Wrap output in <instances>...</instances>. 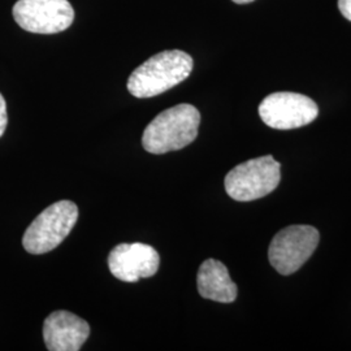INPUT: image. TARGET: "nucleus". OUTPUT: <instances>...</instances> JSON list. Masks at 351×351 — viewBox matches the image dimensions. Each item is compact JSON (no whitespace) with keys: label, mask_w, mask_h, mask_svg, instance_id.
Instances as JSON below:
<instances>
[{"label":"nucleus","mask_w":351,"mask_h":351,"mask_svg":"<svg viewBox=\"0 0 351 351\" xmlns=\"http://www.w3.org/2000/svg\"><path fill=\"white\" fill-rule=\"evenodd\" d=\"M193 66V58L184 51L159 52L130 75L128 90L136 98L156 97L185 81Z\"/></svg>","instance_id":"nucleus-1"},{"label":"nucleus","mask_w":351,"mask_h":351,"mask_svg":"<svg viewBox=\"0 0 351 351\" xmlns=\"http://www.w3.org/2000/svg\"><path fill=\"white\" fill-rule=\"evenodd\" d=\"M201 124V113L191 104H177L159 113L143 132V149L162 155L193 143Z\"/></svg>","instance_id":"nucleus-2"},{"label":"nucleus","mask_w":351,"mask_h":351,"mask_svg":"<svg viewBox=\"0 0 351 351\" xmlns=\"http://www.w3.org/2000/svg\"><path fill=\"white\" fill-rule=\"evenodd\" d=\"M78 220V207L71 201H59L38 215L27 226L23 246L29 254L40 255L56 249Z\"/></svg>","instance_id":"nucleus-3"},{"label":"nucleus","mask_w":351,"mask_h":351,"mask_svg":"<svg viewBox=\"0 0 351 351\" xmlns=\"http://www.w3.org/2000/svg\"><path fill=\"white\" fill-rule=\"evenodd\" d=\"M280 168L272 155L239 164L226 176V194L237 202L261 199L276 190L281 181Z\"/></svg>","instance_id":"nucleus-4"},{"label":"nucleus","mask_w":351,"mask_h":351,"mask_svg":"<svg viewBox=\"0 0 351 351\" xmlns=\"http://www.w3.org/2000/svg\"><path fill=\"white\" fill-rule=\"evenodd\" d=\"M320 233L313 226H290L281 229L268 247L271 265L282 276L300 271L313 256Z\"/></svg>","instance_id":"nucleus-5"},{"label":"nucleus","mask_w":351,"mask_h":351,"mask_svg":"<svg viewBox=\"0 0 351 351\" xmlns=\"http://www.w3.org/2000/svg\"><path fill=\"white\" fill-rule=\"evenodd\" d=\"M13 19L29 33L56 34L72 25L75 10L68 0H19Z\"/></svg>","instance_id":"nucleus-6"},{"label":"nucleus","mask_w":351,"mask_h":351,"mask_svg":"<svg viewBox=\"0 0 351 351\" xmlns=\"http://www.w3.org/2000/svg\"><path fill=\"white\" fill-rule=\"evenodd\" d=\"M259 114L265 125L290 130L308 125L319 114V107L311 98L291 91H278L264 98Z\"/></svg>","instance_id":"nucleus-7"},{"label":"nucleus","mask_w":351,"mask_h":351,"mask_svg":"<svg viewBox=\"0 0 351 351\" xmlns=\"http://www.w3.org/2000/svg\"><path fill=\"white\" fill-rule=\"evenodd\" d=\"M158 251L146 243H121L108 256V268L113 276L124 282H137L152 277L159 269Z\"/></svg>","instance_id":"nucleus-8"},{"label":"nucleus","mask_w":351,"mask_h":351,"mask_svg":"<svg viewBox=\"0 0 351 351\" xmlns=\"http://www.w3.org/2000/svg\"><path fill=\"white\" fill-rule=\"evenodd\" d=\"M88 336V322L69 311H55L43 323V339L47 350H81Z\"/></svg>","instance_id":"nucleus-9"},{"label":"nucleus","mask_w":351,"mask_h":351,"mask_svg":"<svg viewBox=\"0 0 351 351\" xmlns=\"http://www.w3.org/2000/svg\"><path fill=\"white\" fill-rule=\"evenodd\" d=\"M197 287L202 298L220 303L237 300L239 288L229 276L224 264L216 259H207L201 264L197 275Z\"/></svg>","instance_id":"nucleus-10"},{"label":"nucleus","mask_w":351,"mask_h":351,"mask_svg":"<svg viewBox=\"0 0 351 351\" xmlns=\"http://www.w3.org/2000/svg\"><path fill=\"white\" fill-rule=\"evenodd\" d=\"M8 124V116H7V103L4 101L3 95L0 94V137L4 134L5 128Z\"/></svg>","instance_id":"nucleus-11"},{"label":"nucleus","mask_w":351,"mask_h":351,"mask_svg":"<svg viewBox=\"0 0 351 351\" xmlns=\"http://www.w3.org/2000/svg\"><path fill=\"white\" fill-rule=\"evenodd\" d=\"M339 10L345 19L351 21V0H339Z\"/></svg>","instance_id":"nucleus-12"},{"label":"nucleus","mask_w":351,"mask_h":351,"mask_svg":"<svg viewBox=\"0 0 351 351\" xmlns=\"http://www.w3.org/2000/svg\"><path fill=\"white\" fill-rule=\"evenodd\" d=\"M233 1L237 3V4H247V3H251L254 0H233Z\"/></svg>","instance_id":"nucleus-13"}]
</instances>
